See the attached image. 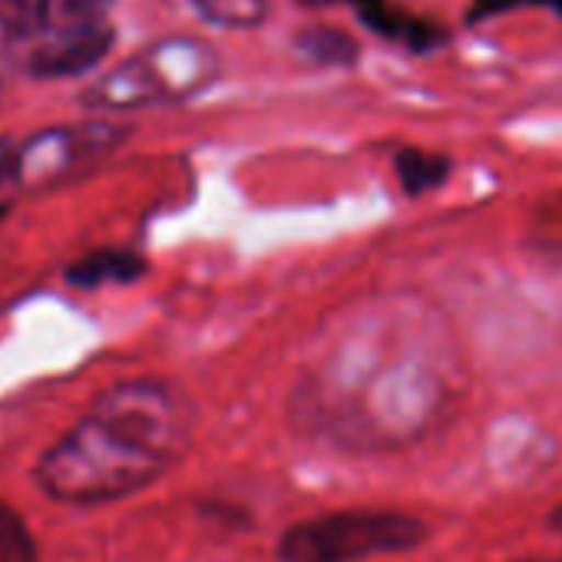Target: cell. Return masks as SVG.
Instances as JSON below:
<instances>
[{
	"label": "cell",
	"instance_id": "cell-1",
	"mask_svg": "<svg viewBox=\"0 0 562 562\" xmlns=\"http://www.w3.org/2000/svg\"><path fill=\"white\" fill-rule=\"evenodd\" d=\"M189 440L192 411L176 387L162 381H126L110 387L41 457L37 483L60 503H113L169 473L186 457Z\"/></svg>",
	"mask_w": 562,
	"mask_h": 562
},
{
	"label": "cell",
	"instance_id": "cell-2",
	"mask_svg": "<svg viewBox=\"0 0 562 562\" xmlns=\"http://www.w3.org/2000/svg\"><path fill=\"white\" fill-rule=\"evenodd\" d=\"M427 539L417 516L394 509H345L292 526L278 542L281 562H361L384 552H407Z\"/></svg>",
	"mask_w": 562,
	"mask_h": 562
},
{
	"label": "cell",
	"instance_id": "cell-3",
	"mask_svg": "<svg viewBox=\"0 0 562 562\" xmlns=\"http://www.w3.org/2000/svg\"><path fill=\"white\" fill-rule=\"evenodd\" d=\"M212 77L215 57L202 44L169 41L106 74L83 93V103L93 110H133L146 103L182 100L202 90Z\"/></svg>",
	"mask_w": 562,
	"mask_h": 562
},
{
	"label": "cell",
	"instance_id": "cell-4",
	"mask_svg": "<svg viewBox=\"0 0 562 562\" xmlns=\"http://www.w3.org/2000/svg\"><path fill=\"white\" fill-rule=\"evenodd\" d=\"M113 44V31L100 21H74L54 34H47L27 57L31 74L37 77H74L90 70L106 57Z\"/></svg>",
	"mask_w": 562,
	"mask_h": 562
},
{
	"label": "cell",
	"instance_id": "cell-5",
	"mask_svg": "<svg viewBox=\"0 0 562 562\" xmlns=\"http://www.w3.org/2000/svg\"><path fill=\"white\" fill-rule=\"evenodd\" d=\"M355 8H358L361 21H364L371 31H378V34H384V37H391V41H404V44L414 47V50L440 47V41L447 37L440 27L424 24V21H414V18H407V14L394 11V8L387 4V0H355Z\"/></svg>",
	"mask_w": 562,
	"mask_h": 562
},
{
	"label": "cell",
	"instance_id": "cell-6",
	"mask_svg": "<svg viewBox=\"0 0 562 562\" xmlns=\"http://www.w3.org/2000/svg\"><path fill=\"white\" fill-rule=\"evenodd\" d=\"M143 274V258L123 248H103L93 251L67 268V278L77 289H100V285H120V281H133Z\"/></svg>",
	"mask_w": 562,
	"mask_h": 562
},
{
	"label": "cell",
	"instance_id": "cell-7",
	"mask_svg": "<svg viewBox=\"0 0 562 562\" xmlns=\"http://www.w3.org/2000/svg\"><path fill=\"white\" fill-rule=\"evenodd\" d=\"M394 166H397L401 186L411 195L430 192V189L443 186L447 176H450V159L447 156H437V153H424V149H401L397 159H394Z\"/></svg>",
	"mask_w": 562,
	"mask_h": 562
},
{
	"label": "cell",
	"instance_id": "cell-8",
	"mask_svg": "<svg viewBox=\"0 0 562 562\" xmlns=\"http://www.w3.org/2000/svg\"><path fill=\"white\" fill-rule=\"evenodd\" d=\"M0 562H37V542L24 516L0 499Z\"/></svg>",
	"mask_w": 562,
	"mask_h": 562
},
{
	"label": "cell",
	"instance_id": "cell-9",
	"mask_svg": "<svg viewBox=\"0 0 562 562\" xmlns=\"http://www.w3.org/2000/svg\"><path fill=\"white\" fill-rule=\"evenodd\" d=\"M195 11L218 27H255L265 21V0H192Z\"/></svg>",
	"mask_w": 562,
	"mask_h": 562
},
{
	"label": "cell",
	"instance_id": "cell-10",
	"mask_svg": "<svg viewBox=\"0 0 562 562\" xmlns=\"http://www.w3.org/2000/svg\"><path fill=\"white\" fill-rule=\"evenodd\" d=\"M299 47L322 67H341V64H351L358 57L355 41L341 31H331V27H315V31L302 34Z\"/></svg>",
	"mask_w": 562,
	"mask_h": 562
},
{
	"label": "cell",
	"instance_id": "cell-11",
	"mask_svg": "<svg viewBox=\"0 0 562 562\" xmlns=\"http://www.w3.org/2000/svg\"><path fill=\"white\" fill-rule=\"evenodd\" d=\"M50 18V0H0V27L8 34H37Z\"/></svg>",
	"mask_w": 562,
	"mask_h": 562
},
{
	"label": "cell",
	"instance_id": "cell-12",
	"mask_svg": "<svg viewBox=\"0 0 562 562\" xmlns=\"http://www.w3.org/2000/svg\"><path fill=\"white\" fill-rule=\"evenodd\" d=\"M529 4H546L555 14H562V0H476V4L470 8V24H480L486 18H496V14H506L516 8H529Z\"/></svg>",
	"mask_w": 562,
	"mask_h": 562
},
{
	"label": "cell",
	"instance_id": "cell-13",
	"mask_svg": "<svg viewBox=\"0 0 562 562\" xmlns=\"http://www.w3.org/2000/svg\"><path fill=\"white\" fill-rule=\"evenodd\" d=\"M14 179H21V153L8 139H0V186Z\"/></svg>",
	"mask_w": 562,
	"mask_h": 562
},
{
	"label": "cell",
	"instance_id": "cell-14",
	"mask_svg": "<svg viewBox=\"0 0 562 562\" xmlns=\"http://www.w3.org/2000/svg\"><path fill=\"white\" fill-rule=\"evenodd\" d=\"M60 4L77 21H97L103 14V8L110 4V0H60Z\"/></svg>",
	"mask_w": 562,
	"mask_h": 562
},
{
	"label": "cell",
	"instance_id": "cell-15",
	"mask_svg": "<svg viewBox=\"0 0 562 562\" xmlns=\"http://www.w3.org/2000/svg\"><path fill=\"white\" fill-rule=\"evenodd\" d=\"M549 526H552V529H562V503L549 513Z\"/></svg>",
	"mask_w": 562,
	"mask_h": 562
},
{
	"label": "cell",
	"instance_id": "cell-16",
	"mask_svg": "<svg viewBox=\"0 0 562 562\" xmlns=\"http://www.w3.org/2000/svg\"><path fill=\"white\" fill-rule=\"evenodd\" d=\"M519 562H562V559H519Z\"/></svg>",
	"mask_w": 562,
	"mask_h": 562
},
{
	"label": "cell",
	"instance_id": "cell-17",
	"mask_svg": "<svg viewBox=\"0 0 562 562\" xmlns=\"http://www.w3.org/2000/svg\"><path fill=\"white\" fill-rule=\"evenodd\" d=\"M302 4H328V0H302Z\"/></svg>",
	"mask_w": 562,
	"mask_h": 562
}]
</instances>
